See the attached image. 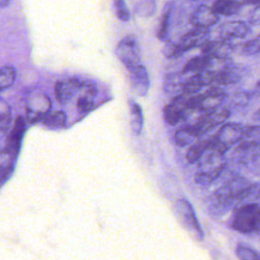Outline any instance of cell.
<instances>
[{
    "label": "cell",
    "instance_id": "1",
    "mask_svg": "<svg viewBox=\"0 0 260 260\" xmlns=\"http://www.w3.org/2000/svg\"><path fill=\"white\" fill-rule=\"evenodd\" d=\"M253 184L246 178L236 177L219 187L208 199V210L213 217L226 212L235 202L246 200L251 193Z\"/></svg>",
    "mask_w": 260,
    "mask_h": 260
},
{
    "label": "cell",
    "instance_id": "2",
    "mask_svg": "<svg viewBox=\"0 0 260 260\" xmlns=\"http://www.w3.org/2000/svg\"><path fill=\"white\" fill-rule=\"evenodd\" d=\"M196 162L198 164V171L195 174V182L206 187L221 175L225 165L224 153L207 148Z\"/></svg>",
    "mask_w": 260,
    "mask_h": 260
},
{
    "label": "cell",
    "instance_id": "3",
    "mask_svg": "<svg viewBox=\"0 0 260 260\" xmlns=\"http://www.w3.org/2000/svg\"><path fill=\"white\" fill-rule=\"evenodd\" d=\"M233 230L242 234H252L260 231V204L246 203L234 211L231 222Z\"/></svg>",
    "mask_w": 260,
    "mask_h": 260
},
{
    "label": "cell",
    "instance_id": "4",
    "mask_svg": "<svg viewBox=\"0 0 260 260\" xmlns=\"http://www.w3.org/2000/svg\"><path fill=\"white\" fill-rule=\"evenodd\" d=\"M226 98V92L219 85H210L203 93L188 96L187 109L195 110L204 115L217 110Z\"/></svg>",
    "mask_w": 260,
    "mask_h": 260
},
{
    "label": "cell",
    "instance_id": "5",
    "mask_svg": "<svg viewBox=\"0 0 260 260\" xmlns=\"http://www.w3.org/2000/svg\"><path fill=\"white\" fill-rule=\"evenodd\" d=\"M174 213L181 224L198 241H202L204 233L196 216L192 204L185 198L178 199L174 204Z\"/></svg>",
    "mask_w": 260,
    "mask_h": 260
},
{
    "label": "cell",
    "instance_id": "6",
    "mask_svg": "<svg viewBox=\"0 0 260 260\" xmlns=\"http://www.w3.org/2000/svg\"><path fill=\"white\" fill-rule=\"evenodd\" d=\"M244 128L245 126L240 123L223 124L216 134L210 138L211 148L225 153L233 145L237 144L241 140Z\"/></svg>",
    "mask_w": 260,
    "mask_h": 260
},
{
    "label": "cell",
    "instance_id": "7",
    "mask_svg": "<svg viewBox=\"0 0 260 260\" xmlns=\"http://www.w3.org/2000/svg\"><path fill=\"white\" fill-rule=\"evenodd\" d=\"M116 56L127 69L142 64L140 46L134 36H126L119 41L116 47Z\"/></svg>",
    "mask_w": 260,
    "mask_h": 260
},
{
    "label": "cell",
    "instance_id": "8",
    "mask_svg": "<svg viewBox=\"0 0 260 260\" xmlns=\"http://www.w3.org/2000/svg\"><path fill=\"white\" fill-rule=\"evenodd\" d=\"M52 102L42 91H32L25 98V112L28 121L37 122L50 112Z\"/></svg>",
    "mask_w": 260,
    "mask_h": 260
},
{
    "label": "cell",
    "instance_id": "9",
    "mask_svg": "<svg viewBox=\"0 0 260 260\" xmlns=\"http://www.w3.org/2000/svg\"><path fill=\"white\" fill-rule=\"evenodd\" d=\"M187 99L188 94H177L171 100L168 105H166L164 109V118L169 125L175 126L176 124L184 120L185 115L188 111Z\"/></svg>",
    "mask_w": 260,
    "mask_h": 260
},
{
    "label": "cell",
    "instance_id": "10",
    "mask_svg": "<svg viewBox=\"0 0 260 260\" xmlns=\"http://www.w3.org/2000/svg\"><path fill=\"white\" fill-rule=\"evenodd\" d=\"M25 132V120L22 116H18L13 123V126L8 134L6 144L4 147V152L11 157H17L20 149L21 141Z\"/></svg>",
    "mask_w": 260,
    "mask_h": 260
},
{
    "label": "cell",
    "instance_id": "11",
    "mask_svg": "<svg viewBox=\"0 0 260 260\" xmlns=\"http://www.w3.org/2000/svg\"><path fill=\"white\" fill-rule=\"evenodd\" d=\"M219 20V15L216 14L211 7L207 5H198L190 14L189 22L194 27L209 28Z\"/></svg>",
    "mask_w": 260,
    "mask_h": 260
},
{
    "label": "cell",
    "instance_id": "12",
    "mask_svg": "<svg viewBox=\"0 0 260 260\" xmlns=\"http://www.w3.org/2000/svg\"><path fill=\"white\" fill-rule=\"evenodd\" d=\"M207 41H209V30L208 28L194 27L188 30L178 43L181 50L185 53L191 49L203 46Z\"/></svg>",
    "mask_w": 260,
    "mask_h": 260
},
{
    "label": "cell",
    "instance_id": "13",
    "mask_svg": "<svg viewBox=\"0 0 260 260\" xmlns=\"http://www.w3.org/2000/svg\"><path fill=\"white\" fill-rule=\"evenodd\" d=\"M128 71L133 91L139 96H145L149 89V76L146 68L140 64L128 69Z\"/></svg>",
    "mask_w": 260,
    "mask_h": 260
},
{
    "label": "cell",
    "instance_id": "14",
    "mask_svg": "<svg viewBox=\"0 0 260 260\" xmlns=\"http://www.w3.org/2000/svg\"><path fill=\"white\" fill-rule=\"evenodd\" d=\"M202 54L211 57V58H231L230 56L235 51V46L231 41L226 40H216V41H207L203 46L200 47Z\"/></svg>",
    "mask_w": 260,
    "mask_h": 260
},
{
    "label": "cell",
    "instance_id": "15",
    "mask_svg": "<svg viewBox=\"0 0 260 260\" xmlns=\"http://www.w3.org/2000/svg\"><path fill=\"white\" fill-rule=\"evenodd\" d=\"M260 156V143L238 142L233 149L232 157L238 164H250Z\"/></svg>",
    "mask_w": 260,
    "mask_h": 260
},
{
    "label": "cell",
    "instance_id": "16",
    "mask_svg": "<svg viewBox=\"0 0 260 260\" xmlns=\"http://www.w3.org/2000/svg\"><path fill=\"white\" fill-rule=\"evenodd\" d=\"M249 31H250L249 24L243 20L226 21L218 27L219 39L226 40V41L245 38L249 34Z\"/></svg>",
    "mask_w": 260,
    "mask_h": 260
},
{
    "label": "cell",
    "instance_id": "17",
    "mask_svg": "<svg viewBox=\"0 0 260 260\" xmlns=\"http://www.w3.org/2000/svg\"><path fill=\"white\" fill-rule=\"evenodd\" d=\"M82 82L76 78L62 79L55 84V95L60 104L68 103L74 93L80 89Z\"/></svg>",
    "mask_w": 260,
    "mask_h": 260
},
{
    "label": "cell",
    "instance_id": "18",
    "mask_svg": "<svg viewBox=\"0 0 260 260\" xmlns=\"http://www.w3.org/2000/svg\"><path fill=\"white\" fill-rule=\"evenodd\" d=\"M192 74H189L185 71H180V72H173L170 73L166 76L165 78V90L168 93H172L175 95L181 94V89L185 81L191 76Z\"/></svg>",
    "mask_w": 260,
    "mask_h": 260
},
{
    "label": "cell",
    "instance_id": "19",
    "mask_svg": "<svg viewBox=\"0 0 260 260\" xmlns=\"http://www.w3.org/2000/svg\"><path fill=\"white\" fill-rule=\"evenodd\" d=\"M200 137L201 134L196 125H184L179 128L174 135L176 143L180 146L191 145Z\"/></svg>",
    "mask_w": 260,
    "mask_h": 260
},
{
    "label": "cell",
    "instance_id": "20",
    "mask_svg": "<svg viewBox=\"0 0 260 260\" xmlns=\"http://www.w3.org/2000/svg\"><path fill=\"white\" fill-rule=\"evenodd\" d=\"M81 88L83 89L82 94L78 98L76 106L79 112L87 113L92 110L94 106V95L96 93V89L92 84H81Z\"/></svg>",
    "mask_w": 260,
    "mask_h": 260
},
{
    "label": "cell",
    "instance_id": "21",
    "mask_svg": "<svg viewBox=\"0 0 260 260\" xmlns=\"http://www.w3.org/2000/svg\"><path fill=\"white\" fill-rule=\"evenodd\" d=\"M174 9V2L168 1L166 2L162 10V14L160 17L159 26L157 29V39L161 42H167L170 31V25H171V18H172V12Z\"/></svg>",
    "mask_w": 260,
    "mask_h": 260
},
{
    "label": "cell",
    "instance_id": "22",
    "mask_svg": "<svg viewBox=\"0 0 260 260\" xmlns=\"http://www.w3.org/2000/svg\"><path fill=\"white\" fill-rule=\"evenodd\" d=\"M243 4L236 0H215L211 6L212 10L223 16H232L239 12Z\"/></svg>",
    "mask_w": 260,
    "mask_h": 260
},
{
    "label": "cell",
    "instance_id": "23",
    "mask_svg": "<svg viewBox=\"0 0 260 260\" xmlns=\"http://www.w3.org/2000/svg\"><path fill=\"white\" fill-rule=\"evenodd\" d=\"M129 110H130V125L132 132L135 135H140L144 125V118L141 107L134 101H129Z\"/></svg>",
    "mask_w": 260,
    "mask_h": 260
},
{
    "label": "cell",
    "instance_id": "24",
    "mask_svg": "<svg viewBox=\"0 0 260 260\" xmlns=\"http://www.w3.org/2000/svg\"><path fill=\"white\" fill-rule=\"evenodd\" d=\"M210 57L202 54L200 56H196L192 59H190L184 66L183 71L189 73V74H196L202 71H205L208 67Z\"/></svg>",
    "mask_w": 260,
    "mask_h": 260
},
{
    "label": "cell",
    "instance_id": "25",
    "mask_svg": "<svg viewBox=\"0 0 260 260\" xmlns=\"http://www.w3.org/2000/svg\"><path fill=\"white\" fill-rule=\"evenodd\" d=\"M41 121L47 127L61 128L66 124V114L63 111L48 112Z\"/></svg>",
    "mask_w": 260,
    "mask_h": 260
},
{
    "label": "cell",
    "instance_id": "26",
    "mask_svg": "<svg viewBox=\"0 0 260 260\" xmlns=\"http://www.w3.org/2000/svg\"><path fill=\"white\" fill-rule=\"evenodd\" d=\"M207 148H208V138L195 141L186 153V158L188 162L190 164L196 162Z\"/></svg>",
    "mask_w": 260,
    "mask_h": 260
},
{
    "label": "cell",
    "instance_id": "27",
    "mask_svg": "<svg viewBox=\"0 0 260 260\" xmlns=\"http://www.w3.org/2000/svg\"><path fill=\"white\" fill-rule=\"evenodd\" d=\"M156 12L155 0H140L134 5V13L140 17H150Z\"/></svg>",
    "mask_w": 260,
    "mask_h": 260
},
{
    "label": "cell",
    "instance_id": "28",
    "mask_svg": "<svg viewBox=\"0 0 260 260\" xmlns=\"http://www.w3.org/2000/svg\"><path fill=\"white\" fill-rule=\"evenodd\" d=\"M16 77V71L11 66H4L0 69V91L10 87Z\"/></svg>",
    "mask_w": 260,
    "mask_h": 260
},
{
    "label": "cell",
    "instance_id": "29",
    "mask_svg": "<svg viewBox=\"0 0 260 260\" xmlns=\"http://www.w3.org/2000/svg\"><path fill=\"white\" fill-rule=\"evenodd\" d=\"M250 99H251V93H248V92H245V91L236 92L230 98V103H229L230 107H226V108L231 112H232L233 109L239 110V109L245 108L249 104Z\"/></svg>",
    "mask_w": 260,
    "mask_h": 260
},
{
    "label": "cell",
    "instance_id": "30",
    "mask_svg": "<svg viewBox=\"0 0 260 260\" xmlns=\"http://www.w3.org/2000/svg\"><path fill=\"white\" fill-rule=\"evenodd\" d=\"M15 168V157L8 156L0 164V188L8 181Z\"/></svg>",
    "mask_w": 260,
    "mask_h": 260
},
{
    "label": "cell",
    "instance_id": "31",
    "mask_svg": "<svg viewBox=\"0 0 260 260\" xmlns=\"http://www.w3.org/2000/svg\"><path fill=\"white\" fill-rule=\"evenodd\" d=\"M239 142L260 143V126L259 125L245 126L243 136Z\"/></svg>",
    "mask_w": 260,
    "mask_h": 260
},
{
    "label": "cell",
    "instance_id": "32",
    "mask_svg": "<svg viewBox=\"0 0 260 260\" xmlns=\"http://www.w3.org/2000/svg\"><path fill=\"white\" fill-rule=\"evenodd\" d=\"M235 254L239 259L242 260H260V254L254 249L245 245H238L235 250Z\"/></svg>",
    "mask_w": 260,
    "mask_h": 260
},
{
    "label": "cell",
    "instance_id": "33",
    "mask_svg": "<svg viewBox=\"0 0 260 260\" xmlns=\"http://www.w3.org/2000/svg\"><path fill=\"white\" fill-rule=\"evenodd\" d=\"M11 122L10 106L0 99V131H5Z\"/></svg>",
    "mask_w": 260,
    "mask_h": 260
},
{
    "label": "cell",
    "instance_id": "34",
    "mask_svg": "<svg viewBox=\"0 0 260 260\" xmlns=\"http://www.w3.org/2000/svg\"><path fill=\"white\" fill-rule=\"evenodd\" d=\"M113 8L117 18H119L121 21H128L130 19L131 14L125 0H114Z\"/></svg>",
    "mask_w": 260,
    "mask_h": 260
},
{
    "label": "cell",
    "instance_id": "35",
    "mask_svg": "<svg viewBox=\"0 0 260 260\" xmlns=\"http://www.w3.org/2000/svg\"><path fill=\"white\" fill-rule=\"evenodd\" d=\"M242 54L246 56H253L260 54V35L246 42L242 47Z\"/></svg>",
    "mask_w": 260,
    "mask_h": 260
},
{
    "label": "cell",
    "instance_id": "36",
    "mask_svg": "<svg viewBox=\"0 0 260 260\" xmlns=\"http://www.w3.org/2000/svg\"><path fill=\"white\" fill-rule=\"evenodd\" d=\"M162 54L167 58H178L184 54L181 50L178 43L173 42H166V45L162 47Z\"/></svg>",
    "mask_w": 260,
    "mask_h": 260
},
{
    "label": "cell",
    "instance_id": "37",
    "mask_svg": "<svg viewBox=\"0 0 260 260\" xmlns=\"http://www.w3.org/2000/svg\"><path fill=\"white\" fill-rule=\"evenodd\" d=\"M249 22L252 25H260V4H257V6L251 11Z\"/></svg>",
    "mask_w": 260,
    "mask_h": 260
},
{
    "label": "cell",
    "instance_id": "38",
    "mask_svg": "<svg viewBox=\"0 0 260 260\" xmlns=\"http://www.w3.org/2000/svg\"><path fill=\"white\" fill-rule=\"evenodd\" d=\"M241 2L243 5L245 4H250V5H254V4H260V0H236Z\"/></svg>",
    "mask_w": 260,
    "mask_h": 260
},
{
    "label": "cell",
    "instance_id": "39",
    "mask_svg": "<svg viewBox=\"0 0 260 260\" xmlns=\"http://www.w3.org/2000/svg\"><path fill=\"white\" fill-rule=\"evenodd\" d=\"M10 0H0V8H5L9 5Z\"/></svg>",
    "mask_w": 260,
    "mask_h": 260
},
{
    "label": "cell",
    "instance_id": "40",
    "mask_svg": "<svg viewBox=\"0 0 260 260\" xmlns=\"http://www.w3.org/2000/svg\"><path fill=\"white\" fill-rule=\"evenodd\" d=\"M255 120L257 121L258 125L260 126V109H258V110L255 112Z\"/></svg>",
    "mask_w": 260,
    "mask_h": 260
},
{
    "label": "cell",
    "instance_id": "41",
    "mask_svg": "<svg viewBox=\"0 0 260 260\" xmlns=\"http://www.w3.org/2000/svg\"><path fill=\"white\" fill-rule=\"evenodd\" d=\"M257 84H258V85H260V80L257 82Z\"/></svg>",
    "mask_w": 260,
    "mask_h": 260
},
{
    "label": "cell",
    "instance_id": "42",
    "mask_svg": "<svg viewBox=\"0 0 260 260\" xmlns=\"http://www.w3.org/2000/svg\"><path fill=\"white\" fill-rule=\"evenodd\" d=\"M193 1H198V0H193Z\"/></svg>",
    "mask_w": 260,
    "mask_h": 260
}]
</instances>
